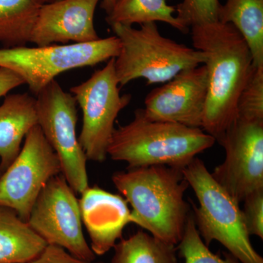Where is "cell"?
<instances>
[{"instance_id": "ba28073f", "label": "cell", "mask_w": 263, "mask_h": 263, "mask_svg": "<svg viewBox=\"0 0 263 263\" xmlns=\"http://www.w3.org/2000/svg\"><path fill=\"white\" fill-rule=\"evenodd\" d=\"M76 100L56 80L37 95V125L57 154L62 175L76 193L89 187L87 158L76 134L78 122Z\"/></svg>"}, {"instance_id": "8fae6325", "label": "cell", "mask_w": 263, "mask_h": 263, "mask_svg": "<svg viewBox=\"0 0 263 263\" xmlns=\"http://www.w3.org/2000/svg\"><path fill=\"white\" fill-rule=\"evenodd\" d=\"M217 142L226 158L211 173L216 182L238 203L263 190V121L237 118Z\"/></svg>"}, {"instance_id": "9a60e30c", "label": "cell", "mask_w": 263, "mask_h": 263, "mask_svg": "<svg viewBox=\"0 0 263 263\" xmlns=\"http://www.w3.org/2000/svg\"><path fill=\"white\" fill-rule=\"evenodd\" d=\"M36 125V98L28 93L5 97L0 105V167L3 171L16 158L24 138Z\"/></svg>"}, {"instance_id": "3957f363", "label": "cell", "mask_w": 263, "mask_h": 263, "mask_svg": "<svg viewBox=\"0 0 263 263\" xmlns=\"http://www.w3.org/2000/svg\"><path fill=\"white\" fill-rule=\"evenodd\" d=\"M215 142L200 128L150 120L139 108L132 122L114 129L107 155L127 162V168L164 165L183 170Z\"/></svg>"}, {"instance_id": "d4e9b609", "label": "cell", "mask_w": 263, "mask_h": 263, "mask_svg": "<svg viewBox=\"0 0 263 263\" xmlns=\"http://www.w3.org/2000/svg\"><path fill=\"white\" fill-rule=\"evenodd\" d=\"M28 263H103L89 262L74 257L68 252L54 245H47L37 257Z\"/></svg>"}, {"instance_id": "2e32d148", "label": "cell", "mask_w": 263, "mask_h": 263, "mask_svg": "<svg viewBox=\"0 0 263 263\" xmlns=\"http://www.w3.org/2000/svg\"><path fill=\"white\" fill-rule=\"evenodd\" d=\"M46 246L16 212L0 206V263H28Z\"/></svg>"}, {"instance_id": "603a6c76", "label": "cell", "mask_w": 263, "mask_h": 263, "mask_svg": "<svg viewBox=\"0 0 263 263\" xmlns=\"http://www.w3.org/2000/svg\"><path fill=\"white\" fill-rule=\"evenodd\" d=\"M219 0H183L176 5V16L185 27L219 22Z\"/></svg>"}, {"instance_id": "7a4b0ae2", "label": "cell", "mask_w": 263, "mask_h": 263, "mask_svg": "<svg viewBox=\"0 0 263 263\" xmlns=\"http://www.w3.org/2000/svg\"><path fill=\"white\" fill-rule=\"evenodd\" d=\"M112 181L130 204L131 223L157 239L179 245L192 212L184 200L190 186L182 170L164 165L127 168L114 174Z\"/></svg>"}, {"instance_id": "83f0119b", "label": "cell", "mask_w": 263, "mask_h": 263, "mask_svg": "<svg viewBox=\"0 0 263 263\" xmlns=\"http://www.w3.org/2000/svg\"><path fill=\"white\" fill-rule=\"evenodd\" d=\"M46 3H53V2L59 1V0H46Z\"/></svg>"}, {"instance_id": "ffe728a7", "label": "cell", "mask_w": 263, "mask_h": 263, "mask_svg": "<svg viewBox=\"0 0 263 263\" xmlns=\"http://www.w3.org/2000/svg\"><path fill=\"white\" fill-rule=\"evenodd\" d=\"M110 263H178L176 246L138 230L114 246Z\"/></svg>"}, {"instance_id": "277c9868", "label": "cell", "mask_w": 263, "mask_h": 263, "mask_svg": "<svg viewBox=\"0 0 263 263\" xmlns=\"http://www.w3.org/2000/svg\"><path fill=\"white\" fill-rule=\"evenodd\" d=\"M110 27L121 42L115 58L120 87L138 79H146L148 85L164 84L205 62L200 51L162 36L155 22L141 24L140 29L119 24Z\"/></svg>"}, {"instance_id": "30bf717a", "label": "cell", "mask_w": 263, "mask_h": 263, "mask_svg": "<svg viewBox=\"0 0 263 263\" xmlns=\"http://www.w3.org/2000/svg\"><path fill=\"white\" fill-rule=\"evenodd\" d=\"M60 174L61 164L57 154L41 127L34 126L16 158L0 176V206L12 209L27 221L43 187Z\"/></svg>"}, {"instance_id": "5b68a950", "label": "cell", "mask_w": 263, "mask_h": 263, "mask_svg": "<svg viewBox=\"0 0 263 263\" xmlns=\"http://www.w3.org/2000/svg\"><path fill=\"white\" fill-rule=\"evenodd\" d=\"M199 206L193 204L195 226L204 243H220L240 263H263L251 243L240 203L213 178L201 160L195 157L182 170Z\"/></svg>"}, {"instance_id": "4316f807", "label": "cell", "mask_w": 263, "mask_h": 263, "mask_svg": "<svg viewBox=\"0 0 263 263\" xmlns=\"http://www.w3.org/2000/svg\"><path fill=\"white\" fill-rule=\"evenodd\" d=\"M118 0H101V7L107 15H109L110 12L113 10L114 7L115 6L116 3Z\"/></svg>"}, {"instance_id": "44dd1931", "label": "cell", "mask_w": 263, "mask_h": 263, "mask_svg": "<svg viewBox=\"0 0 263 263\" xmlns=\"http://www.w3.org/2000/svg\"><path fill=\"white\" fill-rule=\"evenodd\" d=\"M176 248L185 263H240L229 252L224 253V258L213 253L199 234L193 212L190 213L182 238Z\"/></svg>"}, {"instance_id": "6da1fadb", "label": "cell", "mask_w": 263, "mask_h": 263, "mask_svg": "<svg viewBox=\"0 0 263 263\" xmlns=\"http://www.w3.org/2000/svg\"><path fill=\"white\" fill-rule=\"evenodd\" d=\"M194 48L203 54L208 89L202 129L219 141L235 122L240 93L254 69L248 45L232 24L191 27Z\"/></svg>"}, {"instance_id": "7402d4cb", "label": "cell", "mask_w": 263, "mask_h": 263, "mask_svg": "<svg viewBox=\"0 0 263 263\" xmlns=\"http://www.w3.org/2000/svg\"><path fill=\"white\" fill-rule=\"evenodd\" d=\"M237 118L263 121V66L254 67L240 93L237 105Z\"/></svg>"}, {"instance_id": "d6986e66", "label": "cell", "mask_w": 263, "mask_h": 263, "mask_svg": "<svg viewBox=\"0 0 263 263\" xmlns=\"http://www.w3.org/2000/svg\"><path fill=\"white\" fill-rule=\"evenodd\" d=\"M176 7L167 4V0H118L105 21L110 26L119 24L125 26L133 24L163 22L180 32L187 33L176 16Z\"/></svg>"}, {"instance_id": "ac0fdd59", "label": "cell", "mask_w": 263, "mask_h": 263, "mask_svg": "<svg viewBox=\"0 0 263 263\" xmlns=\"http://www.w3.org/2000/svg\"><path fill=\"white\" fill-rule=\"evenodd\" d=\"M46 0H0V43L5 48L27 46Z\"/></svg>"}, {"instance_id": "f1b7e54d", "label": "cell", "mask_w": 263, "mask_h": 263, "mask_svg": "<svg viewBox=\"0 0 263 263\" xmlns=\"http://www.w3.org/2000/svg\"><path fill=\"white\" fill-rule=\"evenodd\" d=\"M3 173V170L1 168V167H0V176H1L2 174Z\"/></svg>"}, {"instance_id": "52a82bcc", "label": "cell", "mask_w": 263, "mask_h": 263, "mask_svg": "<svg viewBox=\"0 0 263 263\" xmlns=\"http://www.w3.org/2000/svg\"><path fill=\"white\" fill-rule=\"evenodd\" d=\"M115 70V58L95 71L88 80L70 88L83 114L79 143L87 160L103 162L114 124L119 113L129 105L131 95H120Z\"/></svg>"}, {"instance_id": "e0dca14e", "label": "cell", "mask_w": 263, "mask_h": 263, "mask_svg": "<svg viewBox=\"0 0 263 263\" xmlns=\"http://www.w3.org/2000/svg\"><path fill=\"white\" fill-rule=\"evenodd\" d=\"M219 22L230 24L248 45L254 67L263 66V0H227Z\"/></svg>"}, {"instance_id": "cb8c5ba5", "label": "cell", "mask_w": 263, "mask_h": 263, "mask_svg": "<svg viewBox=\"0 0 263 263\" xmlns=\"http://www.w3.org/2000/svg\"><path fill=\"white\" fill-rule=\"evenodd\" d=\"M241 209L246 228L249 235L263 239V190L249 195L243 200Z\"/></svg>"}, {"instance_id": "484cf974", "label": "cell", "mask_w": 263, "mask_h": 263, "mask_svg": "<svg viewBox=\"0 0 263 263\" xmlns=\"http://www.w3.org/2000/svg\"><path fill=\"white\" fill-rule=\"evenodd\" d=\"M24 84L22 78L13 71L0 67V98L6 96L11 90Z\"/></svg>"}, {"instance_id": "5bb4252c", "label": "cell", "mask_w": 263, "mask_h": 263, "mask_svg": "<svg viewBox=\"0 0 263 263\" xmlns=\"http://www.w3.org/2000/svg\"><path fill=\"white\" fill-rule=\"evenodd\" d=\"M79 200L81 217L95 255H103L122 239L123 230L131 223V211L124 197L98 186L88 187Z\"/></svg>"}, {"instance_id": "4fadbf2b", "label": "cell", "mask_w": 263, "mask_h": 263, "mask_svg": "<svg viewBox=\"0 0 263 263\" xmlns=\"http://www.w3.org/2000/svg\"><path fill=\"white\" fill-rule=\"evenodd\" d=\"M100 1L59 0L46 3L40 10L29 43L45 46L98 41L94 18Z\"/></svg>"}, {"instance_id": "9c48e42d", "label": "cell", "mask_w": 263, "mask_h": 263, "mask_svg": "<svg viewBox=\"0 0 263 263\" xmlns=\"http://www.w3.org/2000/svg\"><path fill=\"white\" fill-rule=\"evenodd\" d=\"M27 224L47 245L92 262L96 255L83 233L79 200L62 175L53 176L38 195Z\"/></svg>"}, {"instance_id": "7c38bea8", "label": "cell", "mask_w": 263, "mask_h": 263, "mask_svg": "<svg viewBox=\"0 0 263 263\" xmlns=\"http://www.w3.org/2000/svg\"><path fill=\"white\" fill-rule=\"evenodd\" d=\"M207 89L205 65L183 70L147 95L143 113L150 120L202 129Z\"/></svg>"}, {"instance_id": "8992f818", "label": "cell", "mask_w": 263, "mask_h": 263, "mask_svg": "<svg viewBox=\"0 0 263 263\" xmlns=\"http://www.w3.org/2000/svg\"><path fill=\"white\" fill-rule=\"evenodd\" d=\"M120 49L116 35L90 43L3 48H0V67L18 74L37 96L62 72L108 62Z\"/></svg>"}]
</instances>
